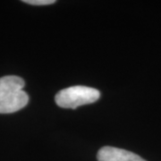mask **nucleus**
<instances>
[{
	"instance_id": "obj_1",
	"label": "nucleus",
	"mask_w": 161,
	"mask_h": 161,
	"mask_svg": "<svg viewBox=\"0 0 161 161\" xmlns=\"http://www.w3.org/2000/svg\"><path fill=\"white\" fill-rule=\"evenodd\" d=\"M24 86V80L16 75L0 78V114H12L26 107L29 96Z\"/></svg>"
},
{
	"instance_id": "obj_2",
	"label": "nucleus",
	"mask_w": 161,
	"mask_h": 161,
	"mask_svg": "<svg viewBox=\"0 0 161 161\" xmlns=\"http://www.w3.org/2000/svg\"><path fill=\"white\" fill-rule=\"evenodd\" d=\"M99 98L100 92L97 89L79 85L59 91L55 97V101L60 108L75 109L80 106L94 103Z\"/></svg>"
},
{
	"instance_id": "obj_3",
	"label": "nucleus",
	"mask_w": 161,
	"mask_h": 161,
	"mask_svg": "<svg viewBox=\"0 0 161 161\" xmlns=\"http://www.w3.org/2000/svg\"><path fill=\"white\" fill-rule=\"evenodd\" d=\"M98 161H146L142 157L129 150L111 146H105L98 150Z\"/></svg>"
},
{
	"instance_id": "obj_4",
	"label": "nucleus",
	"mask_w": 161,
	"mask_h": 161,
	"mask_svg": "<svg viewBox=\"0 0 161 161\" xmlns=\"http://www.w3.org/2000/svg\"><path fill=\"white\" fill-rule=\"evenodd\" d=\"M23 2L32 6H47L55 4V0H23Z\"/></svg>"
}]
</instances>
